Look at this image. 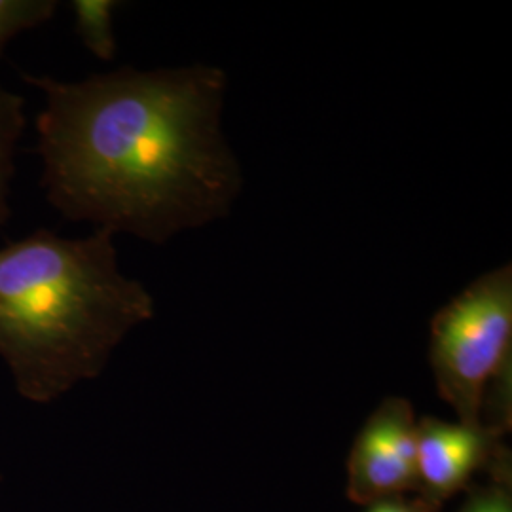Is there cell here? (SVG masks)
I'll return each instance as SVG.
<instances>
[{
    "instance_id": "277c9868",
    "label": "cell",
    "mask_w": 512,
    "mask_h": 512,
    "mask_svg": "<svg viewBox=\"0 0 512 512\" xmlns=\"http://www.w3.org/2000/svg\"><path fill=\"white\" fill-rule=\"evenodd\" d=\"M418 484V420L403 397H387L368 416L351 446L348 497L372 505L395 495L414 494Z\"/></svg>"
},
{
    "instance_id": "6da1fadb",
    "label": "cell",
    "mask_w": 512,
    "mask_h": 512,
    "mask_svg": "<svg viewBox=\"0 0 512 512\" xmlns=\"http://www.w3.org/2000/svg\"><path fill=\"white\" fill-rule=\"evenodd\" d=\"M23 80L44 95L40 184L61 217L162 245L232 211L243 171L222 131L219 67Z\"/></svg>"
},
{
    "instance_id": "30bf717a",
    "label": "cell",
    "mask_w": 512,
    "mask_h": 512,
    "mask_svg": "<svg viewBox=\"0 0 512 512\" xmlns=\"http://www.w3.org/2000/svg\"><path fill=\"white\" fill-rule=\"evenodd\" d=\"M365 512H437L433 511L429 505H425L420 497H408V495H395L380 499L372 505L366 507Z\"/></svg>"
},
{
    "instance_id": "52a82bcc",
    "label": "cell",
    "mask_w": 512,
    "mask_h": 512,
    "mask_svg": "<svg viewBox=\"0 0 512 512\" xmlns=\"http://www.w3.org/2000/svg\"><path fill=\"white\" fill-rule=\"evenodd\" d=\"M122 4L116 0H73L71 12L74 31L86 50L101 59L112 61L116 57L114 16Z\"/></svg>"
},
{
    "instance_id": "9c48e42d",
    "label": "cell",
    "mask_w": 512,
    "mask_h": 512,
    "mask_svg": "<svg viewBox=\"0 0 512 512\" xmlns=\"http://www.w3.org/2000/svg\"><path fill=\"white\" fill-rule=\"evenodd\" d=\"M458 512H512L511 458L501 459L492 467V482L469 486Z\"/></svg>"
},
{
    "instance_id": "7a4b0ae2",
    "label": "cell",
    "mask_w": 512,
    "mask_h": 512,
    "mask_svg": "<svg viewBox=\"0 0 512 512\" xmlns=\"http://www.w3.org/2000/svg\"><path fill=\"white\" fill-rule=\"evenodd\" d=\"M154 315V296L120 270L109 230L63 238L40 228L0 247V359L29 403L97 378Z\"/></svg>"
},
{
    "instance_id": "3957f363",
    "label": "cell",
    "mask_w": 512,
    "mask_h": 512,
    "mask_svg": "<svg viewBox=\"0 0 512 512\" xmlns=\"http://www.w3.org/2000/svg\"><path fill=\"white\" fill-rule=\"evenodd\" d=\"M512 266L476 277L437 311L429 334V365L440 399L461 423H480L490 382L511 368Z\"/></svg>"
},
{
    "instance_id": "5b68a950",
    "label": "cell",
    "mask_w": 512,
    "mask_h": 512,
    "mask_svg": "<svg viewBox=\"0 0 512 512\" xmlns=\"http://www.w3.org/2000/svg\"><path fill=\"white\" fill-rule=\"evenodd\" d=\"M503 435L476 423H450L439 418L418 420V484L414 495L433 511L469 488L475 473L492 469L509 456Z\"/></svg>"
},
{
    "instance_id": "8992f818",
    "label": "cell",
    "mask_w": 512,
    "mask_h": 512,
    "mask_svg": "<svg viewBox=\"0 0 512 512\" xmlns=\"http://www.w3.org/2000/svg\"><path fill=\"white\" fill-rule=\"evenodd\" d=\"M25 129V101L0 84V226L12 217V181L16 177L19 139Z\"/></svg>"
},
{
    "instance_id": "ba28073f",
    "label": "cell",
    "mask_w": 512,
    "mask_h": 512,
    "mask_svg": "<svg viewBox=\"0 0 512 512\" xmlns=\"http://www.w3.org/2000/svg\"><path fill=\"white\" fill-rule=\"evenodd\" d=\"M57 6L55 0H0V57L14 38L54 18Z\"/></svg>"
}]
</instances>
